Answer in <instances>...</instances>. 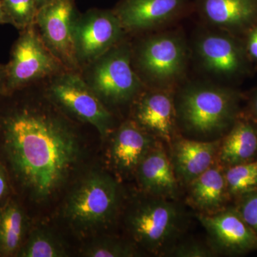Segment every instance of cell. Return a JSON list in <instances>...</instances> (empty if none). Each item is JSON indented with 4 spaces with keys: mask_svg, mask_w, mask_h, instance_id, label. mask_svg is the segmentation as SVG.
<instances>
[{
    "mask_svg": "<svg viewBox=\"0 0 257 257\" xmlns=\"http://www.w3.org/2000/svg\"><path fill=\"white\" fill-rule=\"evenodd\" d=\"M198 221L207 231L208 242L216 254H242L257 249V235L235 208L213 214H199Z\"/></svg>",
    "mask_w": 257,
    "mask_h": 257,
    "instance_id": "cell-13",
    "label": "cell"
},
{
    "mask_svg": "<svg viewBox=\"0 0 257 257\" xmlns=\"http://www.w3.org/2000/svg\"><path fill=\"white\" fill-rule=\"evenodd\" d=\"M25 231V217L21 208L8 203L0 210V251L11 254L18 249Z\"/></svg>",
    "mask_w": 257,
    "mask_h": 257,
    "instance_id": "cell-21",
    "label": "cell"
},
{
    "mask_svg": "<svg viewBox=\"0 0 257 257\" xmlns=\"http://www.w3.org/2000/svg\"><path fill=\"white\" fill-rule=\"evenodd\" d=\"M176 90L145 88L134 102L133 119L159 141L170 145L177 136Z\"/></svg>",
    "mask_w": 257,
    "mask_h": 257,
    "instance_id": "cell-14",
    "label": "cell"
},
{
    "mask_svg": "<svg viewBox=\"0 0 257 257\" xmlns=\"http://www.w3.org/2000/svg\"><path fill=\"white\" fill-rule=\"evenodd\" d=\"M67 70L49 50L35 25L21 31L5 64V93L47 81Z\"/></svg>",
    "mask_w": 257,
    "mask_h": 257,
    "instance_id": "cell-7",
    "label": "cell"
},
{
    "mask_svg": "<svg viewBox=\"0 0 257 257\" xmlns=\"http://www.w3.org/2000/svg\"><path fill=\"white\" fill-rule=\"evenodd\" d=\"M220 142L177 136L172 140L169 155L179 184L188 185L215 163Z\"/></svg>",
    "mask_w": 257,
    "mask_h": 257,
    "instance_id": "cell-16",
    "label": "cell"
},
{
    "mask_svg": "<svg viewBox=\"0 0 257 257\" xmlns=\"http://www.w3.org/2000/svg\"><path fill=\"white\" fill-rule=\"evenodd\" d=\"M75 0H50L37 11L35 27L42 41L67 70L80 72L74 50Z\"/></svg>",
    "mask_w": 257,
    "mask_h": 257,
    "instance_id": "cell-11",
    "label": "cell"
},
{
    "mask_svg": "<svg viewBox=\"0 0 257 257\" xmlns=\"http://www.w3.org/2000/svg\"><path fill=\"white\" fill-rule=\"evenodd\" d=\"M241 93L208 82L182 83L175 92L177 124L201 140L220 139L241 113Z\"/></svg>",
    "mask_w": 257,
    "mask_h": 257,
    "instance_id": "cell-2",
    "label": "cell"
},
{
    "mask_svg": "<svg viewBox=\"0 0 257 257\" xmlns=\"http://www.w3.org/2000/svg\"><path fill=\"white\" fill-rule=\"evenodd\" d=\"M230 197H240L257 191V160L224 168Z\"/></svg>",
    "mask_w": 257,
    "mask_h": 257,
    "instance_id": "cell-22",
    "label": "cell"
},
{
    "mask_svg": "<svg viewBox=\"0 0 257 257\" xmlns=\"http://www.w3.org/2000/svg\"><path fill=\"white\" fill-rule=\"evenodd\" d=\"M46 82L47 95L51 101L77 119L92 125L102 138L111 133L112 114L80 72L64 70Z\"/></svg>",
    "mask_w": 257,
    "mask_h": 257,
    "instance_id": "cell-8",
    "label": "cell"
},
{
    "mask_svg": "<svg viewBox=\"0 0 257 257\" xmlns=\"http://www.w3.org/2000/svg\"><path fill=\"white\" fill-rule=\"evenodd\" d=\"M10 20L20 31L35 25L38 7L36 0H3Z\"/></svg>",
    "mask_w": 257,
    "mask_h": 257,
    "instance_id": "cell-25",
    "label": "cell"
},
{
    "mask_svg": "<svg viewBox=\"0 0 257 257\" xmlns=\"http://www.w3.org/2000/svg\"><path fill=\"white\" fill-rule=\"evenodd\" d=\"M235 209L257 235V191L240 197Z\"/></svg>",
    "mask_w": 257,
    "mask_h": 257,
    "instance_id": "cell-27",
    "label": "cell"
},
{
    "mask_svg": "<svg viewBox=\"0 0 257 257\" xmlns=\"http://www.w3.org/2000/svg\"><path fill=\"white\" fill-rule=\"evenodd\" d=\"M140 254L136 243L114 238L96 240L84 251V256L90 257H133Z\"/></svg>",
    "mask_w": 257,
    "mask_h": 257,
    "instance_id": "cell-24",
    "label": "cell"
},
{
    "mask_svg": "<svg viewBox=\"0 0 257 257\" xmlns=\"http://www.w3.org/2000/svg\"><path fill=\"white\" fill-rule=\"evenodd\" d=\"M245 114L257 123V87L250 94L248 99V109Z\"/></svg>",
    "mask_w": 257,
    "mask_h": 257,
    "instance_id": "cell-29",
    "label": "cell"
},
{
    "mask_svg": "<svg viewBox=\"0 0 257 257\" xmlns=\"http://www.w3.org/2000/svg\"><path fill=\"white\" fill-rule=\"evenodd\" d=\"M48 1H50V0H36L37 7H38V9L39 8H41L42 5H45V3H47Z\"/></svg>",
    "mask_w": 257,
    "mask_h": 257,
    "instance_id": "cell-33",
    "label": "cell"
},
{
    "mask_svg": "<svg viewBox=\"0 0 257 257\" xmlns=\"http://www.w3.org/2000/svg\"><path fill=\"white\" fill-rule=\"evenodd\" d=\"M245 48L250 62L257 69V24L243 37Z\"/></svg>",
    "mask_w": 257,
    "mask_h": 257,
    "instance_id": "cell-28",
    "label": "cell"
},
{
    "mask_svg": "<svg viewBox=\"0 0 257 257\" xmlns=\"http://www.w3.org/2000/svg\"><path fill=\"white\" fill-rule=\"evenodd\" d=\"M192 10L191 0H120L113 9L126 34L157 31Z\"/></svg>",
    "mask_w": 257,
    "mask_h": 257,
    "instance_id": "cell-12",
    "label": "cell"
},
{
    "mask_svg": "<svg viewBox=\"0 0 257 257\" xmlns=\"http://www.w3.org/2000/svg\"><path fill=\"white\" fill-rule=\"evenodd\" d=\"M188 43L182 30L147 33L132 45V63L145 87L177 90L188 68Z\"/></svg>",
    "mask_w": 257,
    "mask_h": 257,
    "instance_id": "cell-3",
    "label": "cell"
},
{
    "mask_svg": "<svg viewBox=\"0 0 257 257\" xmlns=\"http://www.w3.org/2000/svg\"><path fill=\"white\" fill-rule=\"evenodd\" d=\"M187 187V202L199 214H213L224 209L230 198L224 168L217 161Z\"/></svg>",
    "mask_w": 257,
    "mask_h": 257,
    "instance_id": "cell-20",
    "label": "cell"
},
{
    "mask_svg": "<svg viewBox=\"0 0 257 257\" xmlns=\"http://www.w3.org/2000/svg\"><path fill=\"white\" fill-rule=\"evenodd\" d=\"M127 225L138 246L156 256H167L182 239L188 219L177 200L150 196L130 211Z\"/></svg>",
    "mask_w": 257,
    "mask_h": 257,
    "instance_id": "cell-4",
    "label": "cell"
},
{
    "mask_svg": "<svg viewBox=\"0 0 257 257\" xmlns=\"http://www.w3.org/2000/svg\"><path fill=\"white\" fill-rule=\"evenodd\" d=\"M5 65L0 64V94L5 93Z\"/></svg>",
    "mask_w": 257,
    "mask_h": 257,
    "instance_id": "cell-32",
    "label": "cell"
},
{
    "mask_svg": "<svg viewBox=\"0 0 257 257\" xmlns=\"http://www.w3.org/2000/svg\"><path fill=\"white\" fill-rule=\"evenodd\" d=\"M137 175L140 187L149 195L172 200L178 199L180 184L162 142L145 157Z\"/></svg>",
    "mask_w": 257,
    "mask_h": 257,
    "instance_id": "cell-17",
    "label": "cell"
},
{
    "mask_svg": "<svg viewBox=\"0 0 257 257\" xmlns=\"http://www.w3.org/2000/svg\"><path fill=\"white\" fill-rule=\"evenodd\" d=\"M160 142L133 119L126 120L116 130L113 138V163L123 173L137 172L145 157Z\"/></svg>",
    "mask_w": 257,
    "mask_h": 257,
    "instance_id": "cell-18",
    "label": "cell"
},
{
    "mask_svg": "<svg viewBox=\"0 0 257 257\" xmlns=\"http://www.w3.org/2000/svg\"><path fill=\"white\" fill-rule=\"evenodd\" d=\"M3 25L10 24V20L6 9H5L4 1L0 0V25H3Z\"/></svg>",
    "mask_w": 257,
    "mask_h": 257,
    "instance_id": "cell-30",
    "label": "cell"
},
{
    "mask_svg": "<svg viewBox=\"0 0 257 257\" xmlns=\"http://www.w3.org/2000/svg\"><path fill=\"white\" fill-rule=\"evenodd\" d=\"M257 160V123L240 113L234 124L222 138L217 162L224 168Z\"/></svg>",
    "mask_w": 257,
    "mask_h": 257,
    "instance_id": "cell-19",
    "label": "cell"
},
{
    "mask_svg": "<svg viewBox=\"0 0 257 257\" xmlns=\"http://www.w3.org/2000/svg\"><path fill=\"white\" fill-rule=\"evenodd\" d=\"M193 10L207 27L241 38L257 24V0H195Z\"/></svg>",
    "mask_w": 257,
    "mask_h": 257,
    "instance_id": "cell-15",
    "label": "cell"
},
{
    "mask_svg": "<svg viewBox=\"0 0 257 257\" xmlns=\"http://www.w3.org/2000/svg\"><path fill=\"white\" fill-rule=\"evenodd\" d=\"M2 127L15 175L35 199L50 198L78 162L79 143L72 125L53 109L38 104L13 111Z\"/></svg>",
    "mask_w": 257,
    "mask_h": 257,
    "instance_id": "cell-1",
    "label": "cell"
},
{
    "mask_svg": "<svg viewBox=\"0 0 257 257\" xmlns=\"http://www.w3.org/2000/svg\"><path fill=\"white\" fill-rule=\"evenodd\" d=\"M217 256L209 242L197 239H182L175 243L167 256L214 257Z\"/></svg>",
    "mask_w": 257,
    "mask_h": 257,
    "instance_id": "cell-26",
    "label": "cell"
},
{
    "mask_svg": "<svg viewBox=\"0 0 257 257\" xmlns=\"http://www.w3.org/2000/svg\"><path fill=\"white\" fill-rule=\"evenodd\" d=\"M8 188V184H7V179L5 177L4 172L0 167V199L5 195Z\"/></svg>",
    "mask_w": 257,
    "mask_h": 257,
    "instance_id": "cell-31",
    "label": "cell"
},
{
    "mask_svg": "<svg viewBox=\"0 0 257 257\" xmlns=\"http://www.w3.org/2000/svg\"><path fill=\"white\" fill-rule=\"evenodd\" d=\"M80 73L106 106L133 101L146 88L132 63V44L124 40L84 67Z\"/></svg>",
    "mask_w": 257,
    "mask_h": 257,
    "instance_id": "cell-5",
    "label": "cell"
},
{
    "mask_svg": "<svg viewBox=\"0 0 257 257\" xmlns=\"http://www.w3.org/2000/svg\"><path fill=\"white\" fill-rule=\"evenodd\" d=\"M120 199L117 182L105 173L94 172L83 179L69 196L66 216L79 229L105 226L114 220Z\"/></svg>",
    "mask_w": 257,
    "mask_h": 257,
    "instance_id": "cell-6",
    "label": "cell"
},
{
    "mask_svg": "<svg viewBox=\"0 0 257 257\" xmlns=\"http://www.w3.org/2000/svg\"><path fill=\"white\" fill-rule=\"evenodd\" d=\"M194 50L204 72L223 80L239 79L252 68L241 37L209 28L198 34Z\"/></svg>",
    "mask_w": 257,
    "mask_h": 257,
    "instance_id": "cell-9",
    "label": "cell"
},
{
    "mask_svg": "<svg viewBox=\"0 0 257 257\" xmlns=\"http://www.w3.org/2000/svg\"><path fill=\"white\" fill-rule=\"evenodd\" d=\"M125 35L113 10L92 9L77 15L73 39L80 70L122 41Z\"/></svg>",
    "mask_w": 257,
    "mask_h": 257,
    "instance_id": "cell-10",
    "label": "cell"
},
{
    "mask_svg": "<svg viewBox=\"0 0 257 257\" xmlns=\"http://www.w3.org/2000/svg\"><path fill=\"white\" fill-rule=\"evenodd\" d=\"M23 257H62L67 256L63 243L55 234L45 229L35 230L22 250Z\"/></svg>",
    "mask_w": 257,
    "mask_h": 257,
    "instance_id": "cell-23",
    "label": "cell"
}]
</instances>
